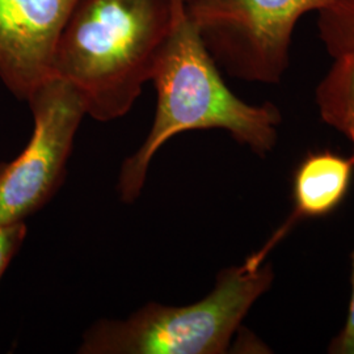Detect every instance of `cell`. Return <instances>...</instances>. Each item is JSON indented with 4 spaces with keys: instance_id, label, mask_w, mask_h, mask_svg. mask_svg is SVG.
I'll use <instances>...</instances> for the list:
<instances>
[{
    "instance_id": "obj_1",
    "label": "cell",
    "mask_w": 354,
    "mask_h": 354,
    "mask_svg": "<svg viewBox=\"0 0 354 354\" xmlns=\"http://www.w3.org/2000/svg\"><path fill=\"white\" fill-rule=\"evenodd\" d=\"M150 82L158 93L155 118L142 146L120 168L117 192L122 203H133L140 197L153 156L180 133L225 130L259 156L274 150L282 122L279 108L273 102H243L228 88L190 21L185 1Z\"/></svg>"
},
{
    "instance_id": "obj_2",
    "label": "cell",
    "mask_w": 354,
    "mask_h": 354,
    "mask_svg": "<svg viewBox=\"0 0 354 354\" xmlns=\"http://www.w3.org/2000/svg\"><path fill=\"white\" fill-rule=\"evenodd\" d=\"M184 0H77L59 36L53 75L100 122L129 113L151 80Z\"/></svg>"
},
{
    "instance_id": "obj_3",
    "label": "cell",
    "mask_w": 354,
    "mask_h": 354,
    "mask_svg": "<svg viewBox=\"0 0 354 354\" xmlns=\"http://www.w3.org/2000/svg\"><path fill=\"white\" fill-rule=\"evenodd\" d=\"M266 250L223 269L203 299L185 306L145 304L125 319H99L82 337L80 354H222L241 322L272 288Z\"/></svg>"
},
{
    "instance_id": "obj_4",
    "label": "cell",
    "mask_w": 354,
    "mask_h": 354,
    "mask_svg": "<svg viewBox=\"0 0 354 354\" xmlns=\"http://www.w3.org/2000/svg\"><path fill=\"white\" fill-rule=\"evenodd\" d=\"M216 66L245 82L279 84L290 64L294 29L335 0H184Z\"/></svg>"
},
{
    "instance_id": "obj_5",
    "label": "cell",
    "mask_w": 354,
    "mask_h": 354,
    "mask_svg": "<svg viewBox=\"0 0 354 354\" xmlns=\"http://www.w3.org/2000/svg\"><path fill=\"white\" fill-rule=\"evenodd\" d=\"M33 131L26 149L11 162H0V225L26 222L61 188L76 133L87 115L84 102L70 83L57 76L28 99Z\"/></svg>"
},
{
    "instance_id": "obj_6",
    "label": "cell",
    "mask_w": 354,
    "mask_h": 354,
    "mask_svg": "<svg viewBox=\"0 0 354 354\" xmlns=\"http://www.w3.org/2000/svg\"><path fill=\"white\" fill-rule=\"evenodd\" d=\"M77 0H0V80L26 100L53 77L59 36Z\"/></svg>"
},
{
    "instance_id": "obj_7",
    "label": "cell",
    "mask_w": 354,
    "mask_h": 354,
    "mask_svg": "<svg viewBox=\"0 0 354 354\" xmlns=\"http://www.w3.org/2000/svg\"><path fill=\"white\" fill-rule=\"evenodd\" d=\"M353 172V155L345 158L332 151L307 153L292 177L294 210L266 245L273 248L301 219L333 213L348 194Z\"/></svg>"
},
{
    "instance_id": "obj_8",
    "label": "cell",
    "mask_w": 354,
    "mask_h": 354,
    "mask_svg": "<svg viewBox=\"0 0 354 354\" xmlns=\"http://www.w3.org/2000/svg\"><path fill=\"white\" fill-rule=\"evenodd\" d=\"M333 59L317 86L315 100L322 121L351 140L354 156V51Z\"/></svg>"
},
{
    "instance_id": "obj_9",
    "label": "cell",
    "mask_w": 354,
    "mask_h": 354,
    "mask_svg": "<svg viewBox=\"0 0 354 354\" xmlns=\"http://www.w3.org/2000/svg\"><path fill=\"white\" fill-rule=\"evenodd\" d=\"M317 30L332 58L354 51V0H335L320 10Z\"/></svg>"
},
{
    "instance_id": "obj_10",
    "label": "cell",
    "mask_w": 354,
    "mask_h": 354,
    "mask_svg": "<svg viewBox=\"0 0 354 354\" xmlns=\"http://www.w3.org/2000/svg\"><path fill=\"white\" fill-rule=\"evenodd\" d=\"M28 227L26 222L0 225V281L11 264L13 257L26 241Z\"/></svg>"
},
{
    "instance_id": "obj_11",
    "label": "cell",
    "mask_w": 354,
    "mask_h": 354,
    "mask_svg": "<svg viewBox=\"0 0 354 354\" xmlns=\"http://www.w3.org/2000/svg\"><path fill=\"white\" fill-rule=\"evenodd\" d=\"M329 353L354 354V252L352 254V294L346 322L342 332L332 340Z\"/></svg>"
}]
</instances>
